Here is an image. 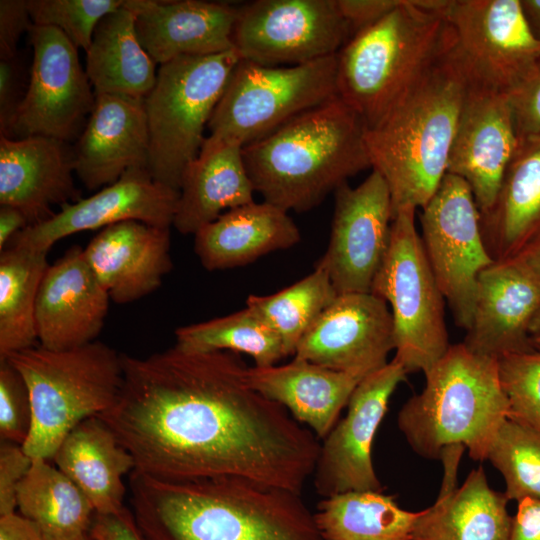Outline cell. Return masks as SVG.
Returning <instances> with one entry per match:
<instances>
[{
	"label": "cell",
	"mask_w": 540,
	"mask_h": 540,
	"mask_svg": "<svg viewBox=\"0 0 540 540\" xmlns=\"http://www.w3.org/2000/svg\"><path fill=\"white\" fill-rule=\"evenodd\" d=\"M122 358L120 396L99 417L136 471L166 481L240 477L301 494L318 437L250 385L235 353L174 345Z\"/></svg>",
	"instance_id": "obj_1"
},
{
	"label": "cell",
	"mask_w": 540,
	"mask_h": 540,
	"mask_svg": "<svg viewBox=\"0 0 540 540\" xmlns=\"http://www.w3.org/2000/svg\"><path fill=\"white\" fill-rule=\"evenodd\" d=\"M132 512L145 540H323L301 494L245 478L183 481L136 470Z\"/></svg>",
	"instance_id": "obj_2"
},
{
	"label": "cell",
	"mask_w": 540,
	"mask_h": 540,
	"mask_svg": "<svg viewBox=\"0 0 540 540\" xmlns=\"http://www.w3.org/2000/svg\"><path fill=\"white\" fill-rule=\"evenodd\" d=\"M469 74L452 45L388 113L365 130L371 167L384 179L394 215L423 208L447 174Z\"/></svg>",
	"instance_id": "obj_3"
},
{
	"label": "cell",
	"mask_w": 540,
	"mask_h": 540,
	"mask_svg": "<svg viewBox=\"0 0 540 540\" xmlns=\"http://www.w3.org/2000/svg\"><path fill=\"white\" fill-rule=\"evenodd\" d=\"M365 130L359 115L335 96L244 146L255 193L286 212L313 209L371 167Z\"/></svg>",
	"instance_id": "obj_4"
},
{
	"label": "cell",
	"mask_w": 540,
	"mask_h": 540,
	"mask_svg": "<svg viewBox=\"0 0 540 540\" xmlns=\"http://www.w3.org/2000/svg\"><path fill=\"white\" fill-rule=\"evenodd\" d=\"M441 0H401L336 55L337 96L375 126L453 43Z\"/></svg>",
	"instance_id": "obj_5"
},
{
	"label": "cell",
	"mask_w": 540,
	"mask_h": 540,
	"mask_svg": "<svg viewBox=\"0 0 540 540\" xmlns=\"http://www.w3.org/2000/svg\"><path fill=\"white\" fill-rule=\"evenodd\" d=\"M424 375L423 390L409 398L397 416L411 449L439 459L444 450L463 447L472 459L486 460L510 412L498 359L477 354L461 342L450 345Z\"/></svg>",
	"instance_id": "obj_6"
},
{
	"label": "cell",
	"mask_w": 540,
	"mask_h": 540,
	"mask_svg": "<svg viewBox=\"0 0 540 540\" xmlns=\"http://www.w3.org/2000/svg\"><path fill=\"white\" fill-rule=\"evenodd\" d=\"M4 360L29 391L32 422L22 447L32 459H53L75 426L117 402L124 383L122 354L98 341L63 351L33 346Z\"/></svg>",
	"instance_id": "obj_7"
},
{
	"label": "cell",
	"mask_w": 540,
	"mask_h": 540,
	"mask_svg": "<svg viewBox=\"0 0 540 540\" xmlns=\"http://www.w3.org/2000/svg\"><path fill=\"white\" fill-rule=\"evenodd\" d=\"M239 60L230 50L159 65L154 87L144 99L148 171L155 181L179 191L183 172L199 154L204 130Z\"/></svg>",
	"instance_id": "obj_8"
},
{
	"label": "cell",
	"mask_w": 540,
	"mask_h": 540,
	"mask_svg": "<svg viewBox=\"0 0 540 540\" xmlns=\"http://www.w3.org/2000/svg\"><path fill=\"white\" fill-rule=\"evenodd\" d=\"M414 208L398 211L371 292L390 305L395 356L406 373L426 372L450 347L444 296L416 228Z\"/></svg>",
	"instance_id": "obj_9"
},
{
	"label": "cell",
	"mask_w": 540,
	"mask_h": 540,
	"mask_svg": "<svg viewBox=\"0 0 540 540\" xmlns=\"http://www.w3.org/2000/svg\"><path fill=\"white\" fill-rule=\"evenodd\" d=\"M336 55L289 66L239 60L210 118L209 135L244 147L337 96Z\"/></svg>",
	"instance_id": "obj_10"
},
{
	"label": "cell",
	"mask_w": 540,
	"mask_h": 540,
	"mask_svg": "<svg viewBox=\"0 0 540 540\" xmlns=\"http://www.w3.org/2000/svg\"><path fill=\"white\" fill-rule=\"evenodd\" d=\"M426 257L457 326L470 328L480 273L488 252L480 212L468 184L447 173L419 215Z\"/></svg>",
	"instance_id": "obj_11"
},
{
	"label": "cell",
	"mask_w": 540,
	"mask_h": 540,
	"mask_svg": "<svg viewBox=\"0 0 540 540\" xmlns=\"http://www.w3.org/2000/svg\"><path fill=\"white\" fill-rule=\"evenodd\" d=\"M440 13L478 83L509 94L540 62V39L519 0H444Z\"/></svg>",
	"instance_id": "obj_12"
},
{
	"label": "cell",
	"mask_w": 540,
	"mask_h": 540,
	"mask_svg": "<svg viewBox=\"0 0 540 540\" xmlns=\"http://www.w3.org/2000/svg\"><path fill=\"white\" fill-rule=\"evenodd\" d=\"M350 38L336 0H257L238 7L232 44L240 60L289 66L335 55Z\"/></svg>",
	"instance_id": "obj_13"
},
{
	"label": "cell",
	"mask_w": 540,
	"mask_h": 540,
	"mask_svg": "<svg viewBox=\"0 0 540 540\" xmlns=\"http://www.w3.org/2000/svg\"><path fill=\"white\" fill-rule=\"evenodd\" d=\"M27 90L8 138L45 136L78 139L89 118L95 92L77 48L58 29L33 25Z\"/></svg>",
	"instance_id": "obj_14"
},
{
	"label": "cell",
	"mask_w": 540,
	"mask_h": 540,
	"mask_svg": "<svg viewBox=\"0 0 540 540\" xmlns=\"http://www.w3.org/2000/svg\"><path fill=\"white\" fill-rule=\"evenodd\" d=\"M328 247L315 267L324 269L337 293L371 292L388 249L393 208L382 176L372 171L356 187L335 192Z\"/></svg>",
	"instance_id": "obj_15"
},
{
	"label": "cell",
	"mask_w": 540,
	"mask_h": 540,
	"mask_svg": "<svg viewBox=\"0 0 540 540\" xmlns=\"http://www.w3.org/2000/svg\"><path fill=\"white\" fill-rule=\"evenodd\" d=\"M406 375L403 366L392 359L356 386L346 415L320 446L313 472L319 495L326 498L350 491L383 492L371 450L389 400Z\"/></svg>",
	"instance_id": "obj_16"
},
{
	"label": "cell",
	"mask_w": 540,
	"mask_h": 540,
	"mask_svg": "<svg viewBox=\"0 0 540 540\" xmlns=\"http://www.w3.org/2000/svg\"><path fill=\"white\" fill-rule=\"evenodd\" d=\"M395 349L387 303L372 292L339 294L299 341L296 359L360 377L384 367Z\"/></svg>",
	"instance_id": "obj_17"
},
{
	"label": "cell",
	"mask_w": 540,
	"mask_h": 540,
	"mask_svg": "<svg viewBox=\"0 0 540 540\" xmlns=\"http://www.w3.org/2000/svg\"><path fill=\"white\" fill-rule=\"evenodd\" d=\"M179 192L155 181L147 168H134L87 198L61 206L58 213L29 225L9 243L47 252L72 234L136 220L171 228Z\"/></svg>",
	"instance_id": "obj_18"
},
{
	"label": "cell",
	"mask_w": 540,
	"mask_h": 540,
	"mask_svg": "<svg viewBox=\"0 0 540 540\" xmlns=\"http://www.w3.org/2000/svg\"><path fill=\"white\" fill-rule=\"evenodd\" d=\"M519 141L509 95L471 79L447 173L468 184L480 214L492 207Z\"/></svg>",
	"instance_id": "obj_19"
},
{
	"label": "cell",
	"mask_w": 540,
	"mask_h": 540,
	"mask_svg": "<svg viewBox=\"0 0 540 540\" xmlns=\"http://www.w3.org/2000/svg\"><path fill=\"white\" fill-rule=\"evenodd\" d=\"M109 302L84 249L71 247L48 266L40 283L35 309L40 346L63 351L93 342L103 328Z\"/></svg>",
	"instance_id": "obj_20"
},
{
	"label": "cell",
	"mask_w": 540,
	"mask_h": 540,
	"mask_svg": "<svg viewBox=\"0 0 540 540\" xmlns=\"http://www.w3.org/2000/svg\"><path fill=\"white\" fill-rule=\"evenodd\" d=\"M539 310L540 282L523 261H494L479 275L473 319L463 343L496 359L531 350L529 328Z\"/></svg>",
	"instance_id": "obj_21"
},
{
	"label": "cell",
	"mask_w": 540,
	"mask_h": 540,
	"mask_svg": "<svg viewBox=\"0 0 540 540\" xmlns=\"http://www.w3.org/2000/svg\"><path fill=\"white\" fill-rule=\"evenodd\" d=\"M149 130L144 99L95 94V104L73 148L75 173L89 190L116 182L134 168H147Z\"/></svg>",
	"instance_id": "obj_22"
},
{
	"label": "cell",
	"mask_w": 540,
	"mask_h": 540,
	"mask_svg": "<svg viewBox=\"0 0 540 540\" xmlns=\"http://www.w3.org/2000/svg\"><path fill=\"white\" fill-rule=\"evenodd\" d=\"M67 142L45 136L0 135V205L19 209L29 225L52 217V206L80 200Z\"/></svg>",
	"instance_id": "obj_23"
},
{
	"label": "cell",
	"mask_w": 540,
	"mask_h": 540,
	"mask_svg": "<svg viewBox=\"0 0 540 540\" xmlns=\"http://www.w3.org/2000/svg\"><path fill=\"white\" fill-rule=\"evenodd\" d=\"M135 14L138 39L162 65L179 57L208 56L233 50L238 8L200 0H125Z\"/></svg>",
	"instance_id": "obj_24"
},
{
	"label": "cell",
	"mask_w": 540,
	"mask_h": 540,
	"mask_svg": "<svg viewBox=\"0 0 540 540\" xmlns=\"http://www.w3.org/2000/svg\"><path fill=\"white\" fill-rule=\"evenodd\" d=\"M84 256L111 300L133 302L155 291L171 271L170 228L119 222L102 229Z\"/></svg>",
	"instance_id": "obj_25"
},
{
	"label": "cell",
	"mask_w": 540,
	"mask_h": 540,
	"mask_svg": "<svg viewBox=\"0 0 540 540\" xmlns=\"http://www.w3.org/2000/svg\"><path fill=\"white\" fill-rule=\"evenodd\" d=\"M178 192L172 226L182 234H195L224 212L253 202L243 146L208 135L186 166Z\"/></svg>",
	"instance_id": "obj_26"
},
{
	"label": "cell",
	"mask_w": 540,
	"mask_h": 540,
	"mask_svg": "<svg viewBox=\"0 0 540 540\" xmlns=\"http://www.w3.org/2000/svg\"><path fill=\"white\" fill-rule=\"evenodd\" d=\"M250 385L282 405L300 424L325 438L363 377L296 359L284 365L248 367Z\"/></svg>",
	"instance_id": "obj_27"
},
{
	"label": "cell",
	"mask_w": 540,
	"mask_h": 540,
	"mask_svg": "<svg viewBox=\"0 0 540 540\" xmlns=\"http://www.w3.org/2000/svg\"><path fill=\"white\" fill-rule=\"evenodd\" d=\"M480 225L494 261L515 258L540 238V134L520 138Z\"/></svg>",
	"instance_id": "obj_28"
},
{
	"label": "cell",
	"mask_w": 540,
	"mask_h": 540,
	"mask_svg": "<svg viewBox=\"0 0 540 540\" xmlns=\"http://www.w3.org/2000/svg\"><path fill=\"white\" fill-rule=\"evenodd\" d=\"M194 237L195 253L209 271L246 265L268 253L288 249L301 239L288 212L266 201L228 210Z\"/></svg>",
	"instance_id": "obj_29"
},
{
	"label": "cell",
	"mask_w": 540,
	"mask_h": 540,
	"mask_svg": "<svg viewBox=\"0 0 540 540\" xmlns=\"http://www.w3.org/2000/svg\"><path fill=\"white\" fill-rule=\"evenodd\" d=\"M53 460L85 494L96 513H116L125 507L123 477L135 470V460L99 416L75 426Z\"/></svg>",
	"instance_id": "obj_30"
},
{
	"label": "cell",
	"mask_w": 540,
	"mask_h": 540,
	"mask_svg": "<svg viewBox=\"0 0 540 540\" xmlns=\"http://www.w3.org/2000/svg\"><path fill=\"white\" fill-rule=\"evenodd\" d=\"M508 501L491 488L479 466L460 487L439 493L433 505L420 511L412 540H509Z\"/></svg>",
	"instance_id": "obj_31"
},
{
	"label": "cell",
	"mask_w": 540,
	"mask_h": 540,
	"mask_svg": "<svg viewBox=\"0 0 540 540\" xmlns=\"http://www.w3.org/2000/svg\"><path fill=\"white\" fill-rule=\"evenodd\" d=\"M84 69L95 94L145 99L154 87L156 63L138 39L135 14L124 4L97 25Z\"/></svg>",
	"instance_id": "obj_32"
},
{
	"label": "cell",
	"mask_w": 540,
	"mask_h": 540,
	"mask_svg": "<svg viewBox=\"0 0 540 540\" xmlns=\"http://www.w3.org/2000/svg\"><path fill=\"white\" fill-rule=\"evenodd\" d=\"M17 508L47 540H82L96 513L75 483L41 458L33 459L18 486Z\"/></svg>",
	"instance_id": "obj_33"
},
{
	"label": "cell",
	"mask_w": 540,
	"mask_h": 540,
	"mask_svg": "<svg viewBox=\"0 0 540 540\" xmlns=\"http://www.w3.org/2000/svg\"><path fill=\"white\" fill-rule=\"evenodd\" d=\"M419 515L383 492L350 491L321 500L314 518L323 540H412Z\"/></svg>",
	"instance_id": "obj_34"
},
{
	"label": "cell",
	"mask_w": 540,
	"mask_h": 540,
	"mask_svg": "<svg viewBox=\"0 0 540 540\" xmlns=\"http://www.w3.org/2000/svg\"><path fill=\"white\" fill-rule=\"evenodd\" d=\"M47 252L8 245L0 254V360L35 346L36 300Z\"/></svg>",
	"instance_id": "obj_35"
},
{
	"label": "cell",
	"mask_w": 540,
	"mask_h": 540,
	"mask_svg": "<svg viewBox=\"0 0 540 540\" xmlns=\"http://www.w3.org/2000/svg\"><path fill=\"white\" fill-rule=\"evenodd\" d=\"M178 348L187 352L246 353L256 367H269L286 357L278 334L253 310L240 311L175 331Z\"/></svg>",
	"instance_id": "obj_36"
},
{
	"label": "cell",
	"mask_w": 540,
	"mask_h": 540,
	"mask_svg": "<svg viewBox=\"0 0 540 540\" xmlns=\"http://www.w3.org/2000/svg\"><path fill=\"white\" fill-rule=\"evenodd\" d=\"M337 293L328 273L319 267L271 295H250L246 306L261 317L280 337L286 356L296 347Z\"/></svg>",
	"instance_id": "obj_37"
},
{
	"label": "cell",
	"mask_w": 540,
	"mask_h": 540,
	"mask_svg": "<svg viewBox=\"0 0 540 540\" xmlns=\"http://www.w3.org/2000/svg\"><path fill=\"white\" fill-rule=\"evenodd\" d=\"M486 460L501 473L508 500H540V432L508 417L499 427Z\"/></svg>",
	"instance_id": "obj_38"
},
{
	"label": "cell",
	"mask_w": 540,
	"mask_h": 540,
	"mask_svg": "<svg viewBox=\"0 0 540 540\" xmlns=\"http://www.w3.org/2000/svg\"><path fill=\"white\" fill-rule=\"evenodd\" d=\"M124 1L27 0V8L33 25L60 30L77 49L86 52L101 19L120 8Z\"/></svg>",
	"instance_id": "obj_39"
},
{
	"label": "cell",
	"mask_w": 540,
	"mask_h": 540,
	"mask_svg": "<svg viewBox=\"0 0 540 540\" xmlns=\"http://www.w3.org/2000/svg\"><path fill=\"white\" fill-rule=\"evenodd\" d=\"M498 365L509 417L540 432V350L504 355Z\"/></svg>",
	"instance_id": "obj_40"
},
{
	"label": "cell",
	"mask_w": 540,
	"mask_h": 540,
	"mask_svg": "<svg viewBox=\"0 0 540 540\" xmlns=\"http://www.w3.org/2000/svg\"><path fill=\"white\" fill-rule=\"evenodd\" d=\"M32 410L28 388L21 374L0 360V436L23 446L31 429Z\"/></svg>",
	"instance_id": "obj_41"
},
{
	"label": "cell",
	"mask_w": 540,
	"mask_h": 540,
	"mask_svg": "<svg viewBox=\"0 0 540 540\" xmlns=\"http://www.w3.org/2000/svg\"><path fill=\"white\" fill-rule=\"evenodd\" d=\"M33 459L18 444L4 441L0 447V517L15 513L17 490Z\"/></svg>",
	"instance_id": "obj_42"
},
{
	"label": "cell",
	"mask_w": 540,
	"mask_h": 540,
	"mask_svg": "<svg viewBox=\"0 0 540 540\" xmlns=\"http://www.w3.org/2000/svg\"><path fill=\"white\" fill-rule=\"evenodd\" d=\"M508 95L519 138L540 134V62Z\"/></svg>",
	"instance_id": "obj_43"
},
{
	"label": "cell",
	"mask_w": 540,
	"mask_h": 540,
	"mask_svg": "<svg viewBox=\"0 0 540 540\" xmlns=\"http://www.w3.org/2000/svg\"><path fill=\"white\" fill-rule=\"evenodd\" d=\"M27 85L24 67L18 54L0 59V135L10 136Z\"/></svg>",
	"instance_id": "obj_44"
},
{
	"label": "cell",
	"mask_w": 540,
	"mask_h": 540,
	"mask_svg": "<svg viewBox=\"0 0 540 540\" xmlns=\"http://www.w3.org/2000/svg\"><path fill=\"white\" fill-rule=\"evenodd\" d=\"M32 26L27 0L0 1V59L18 54V41Z\"/></svg>",
	"instance_id": "obj_45"
},
{
	"label": "cell",
	"mask_w": 540,
	"mask_h": 540,
	"mask_svg": "<svg viewBox=\"0 0 540 540\" xmlns=\"http://www.w3.org/2000/svg\"><path fill=\"white\" fill-rule=\"evenodd\" d=\"M336 3L352 37L384 18L401 0H336Z\"/></svg>",
	"instance_id": "obj_46"
},
{
	"label": "cell",
	"mask_w": 540,
	"mask_h": 540,
	"mask_svg": "<svg viewBox=\"0 0 540 540\" xmlns=\"http://www.w3.org/2000/svg\"><path fill=\"white\" fill-rule=\"evenodd\" d=\"M89 535L94 540H145L132 510L126 506L116 513H95Z\"/></svg>",
	"instance_id": "obj_47"
},
{
	"label": "cell",
	"mask_w": 540,
	"mask_h": 540,
	"mask_svg": "<svg viewBox=\"0 0 540 540\" xmlns=\"http://www.w3.org/2000/svg\"><path fill=\"white\" fill-rule=\"evenodd\" d=\"M509 540H540L539 499L524 498L518 501Z\"/></svg>",
	"instance_id": "obj_48"
},
{
	"label": "cell",
	"mask_w": 540,
	"mask_h": 540,
	"mask_svg": "<svg viewBox=\"0 0 540 540\" xmlns=\"http://www.w3.org/2000/svg\"><path fill=\"white\" fill-rule=\"evenodd\" d=\"M0 540H47L39 527L20 514L0 517Z\"/></svg>",
	"instance_id": "obj_49"
},
{
	"label": "cell",
	"mask_w": 540,
	"mask_h": 540,
	"mask_svg": "<svg viewBox=\"0 0 540 540\" xmlns=\"http://www.w3.org/2000/svg\"><path fill=\"white\" fill-rule=\"evenodd\" d=\"M27 226H29L28 219L19 209L0 205V250H4Z\"/></svg>",
	"instance_id": "obj_50"
},
{
	"label": "cell",
	"mask_w": 540,
	"mask_h": 540,
	"mask_svg": "<svg viewBox=\"0 0 540 540\" xmlns=\"http://www.w3.org/2000/svg\"><path fill=\"white\" fill-rule=\"evenodd\" d=\"M517 257L523 261L540 282V238Z\"/></svg>",
	"instance_id": "obj_51"
},
{
	"label": "cell",
	"mask_w": 540,
	"mask_h": 540,
	"mask_svg": "<svg viewBox=\"0 0 540 540\" xmlns=\"http://www.w3.org/2000/svg\"><path fill=\"white\" fill-rule=\"evenodd\" d=\"M521 2L531 28L540 39V0H523Z\"/></svg>",
	"instance_id": "obj_52"
},
{
	"label": "cell",
	"mask_w": 540,
	"mask_h": 540,
	"mask_svg": "<svg viewBox=\"0 0 540 540\" xmlns=\"http://www.w3.org/2000/svg\"><path fill=\"white\" fill-rule=\"evenodd\" d=\"M530 338L540 336V310L533 318L529 328Z\"/></svg>",
	"instance_id": "obj_53"
},
{
	"label": "cell",
	"mask_w": 540,
	"mask_h": 540,
	"mask_svg": "<svg viewBox=\"0 0 540 540\" xmlns=\"http://www.w3.org/2000/svg\"><path fill=\"white\" fill-rule=\"evenodd\" d=\"M531 343L534 348L540 350V336L531 338Z\"/></svg>",
	"instance_id": "obj_54"
},
{
	"label": "cell",
	"mask_w": 540,
	"mask_h": 540,
	"mask_svg": "<svg viewBox=\"0 0 540 540\" xmlns=\"http://www.w3.org/2000/svg\"><path fill=\"white\" fill-rule=\"evenodd\" d=\"M82 540H94L89 534L83 538Z\"/></svg>",
	"instance_id": "obj_55"
}]
</instances>
